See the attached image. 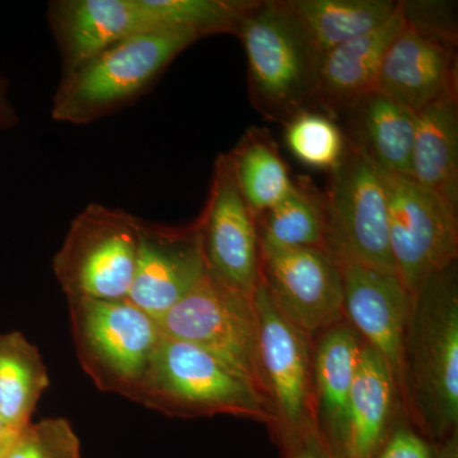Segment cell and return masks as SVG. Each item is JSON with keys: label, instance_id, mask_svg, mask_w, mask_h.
<instances>
[{"label": "cell", "instance_id": "277c9868", "mask_svg": "<svg viewBox=\"0 0 458 458\" xmlns=\"http://www.w3.org/2000/svg\"><path fill=\"white\" fill-rule=\"evenodd\" d=\"M234 36L246 53L250 99L265 120L284 125L316 110L318 55L280 0L249 2Z\"/></svg>", "mask_w": 458, "mask_h": 458}, {"label": "cell", "instance_id": "9c48e42d", "mask_svg": "<svg viewBox=\"0 0 458 458\" xmlns=\"http://www.w3.org/2000/svg\"><path fill=\"white\" fill-rule=\"evenodd\" d=\"M382 174L394 273L414 295L428 279L456 264L458 210L411 177Z\"/></svg>", "mask_w": 458, "mask_h": 458}, {"label": "cell", "instance_id": "6da1fadb", "mask_svg": "<svg viewBox=\"0 0 458 458\" xmlns=\"http://www.w3.org/2000/svg\"><path fill=\"white\" fill-rule=\"evenodd\" d=\"M401 394L427 438L445 442L458 426L457 262L412 295L403 339Z\"/></svg>", "mask_w": 458, "mask_h": 458}, {"label": "cell", "instance_id": "d6a6232c", "mask_svg": "<svg viewBox=\"0 0 458 458\" xmlns=\"http://www.w3.org/2000/svg\"><path fill=\"white\" fill-rule=\"evenodd\" d=\"M14 434L16 433L11 432L7 426H5L4 421H3L2 417H0V441L8 438V437L14 436Z\"/></svg>", "mask_w": 458, "mask_h": 458}, {"label": "cell", "instance_id": "9a60e30c", "mask_svg": "<svg viewBox=\"0 0 458 458\" xmlns=\"http://www.w3.org/2000/svg\"><path fill=\"white\" fill-rule=\"evenodd\" d=\"M208 274L197 223L168 227L141 222L137 267L128 298L159 321Z\"/></svg>", "mask_w": 458, "mask_h": 458}, {"label": "cell", "instance_id": "ffe728a7", "mask_svg": "<svg viewBox=\"0 0 458 458\" xmlns=\"http://www.w3.org/2000/svg\"><path fill=\"white\" fill-rule=\"evenodd\" d=\"M346 140L363 150L379 170L411 176L417 113L382 93H369L348 111Z\"/></svg>", "mask_w": 458, "mask_h": 458}, {"label": "cell", "instance_id": "4fadbf2b", "mask_svg": "<svg viewBox=\"0 0 458 458\" xmlns=\"http://www.w3.org/2000/svg\"><path fill=\"white\" fill-rule=\"evenodd\" d=\"M197 223L208 271L247 298L260 283L256 216L238 189L225 153L216 157L209 194Z\"/></svg>", "mask_w": 458, "mask_h": 458}, {"label": "cell", "instance_id": "7a4b0ae2", "mask_svg": "<svg viewBox=\"0 0 458 458\" xmlns=\"http://www.w3.org/2000/svg\"><path fill=\"white\" fill-rule=\"evenodd\" d=\"M200 38L192 30H161L107 47L63 74L51 116L86 125L117 113L146 95L168 65Z\"/></svg>", "mask_w": 458, "mask_h": 458}, {"label": "cell", "instance_id": "5b68a950", "mask_svg": "<svg viewBox=\"0 0 458 458\" xmlns=\"http://www.w3.org/2000/svg\"><path fill=\"white\" fill-rule=\"evenodd\" d=\"M400 3L405 23L386 53L376 90L419 113L458 89L456 14L452 3Z\"/></svg>", "mask_w": 458, "mask_h": 458}, {"label": "cell", "instance_id": "f1b7e54d", "mask_svg": "<svg viewBox=\"0 0 458 458\" xmlns=\"http://www.w3.org/2000/svg\"><path fill=\"white\" fill-rule=\"evenodd\" d=\"M283 458H334L319 439L315 427L276 432Z\"/></svg>", "mask_w": 458, "mask_h": 458}, {"label": "cell", "instance_id": "44dd1931", "mask_svg": "<svg viewBox=\"0 0 458 458\" xmlns=\"http://www.w3.org/2000/svg\"><path fill=\"white\" fill-rule=\"evenodd\" d=\"M397 394L390 367L378 352L363 344L349 406L346 458H375L391 430Z\"/></svg>", "mask_w": 458, "mask_h": 458}, {"label": "cell", "instance_id": "ac0fdd59", "mask_svg": "<svg viewBox=\"0 0 458 458\" xmlns=\"http://www.w3.org/2000/svg\"><path fill=\"white\" fill-rule=\"evenodd\" d=\"M403 23L399 3L396 13L384 25L321 54L316 66V110L335 119L375 92L386 53Z\"/></svg>", "mask_w": 458, "mask_h": 458}, {"label": "cell", "instance_id": "7402d4cb", "mask_svg": "<svg viewBox=\"0 0 458 458\" xmlns=\"http://www.w3.org/2000/svg\"><path fill=\"white\" fill-rule=\"evenodd\" d=\"M318 55L366 35L396 13L394 0H280Z\"/></svg>", "mask_w": 458, "mask_h": 458}, {"label": "cell", "instance_id": "1f68e13d", "mask_svg": "<svg viewBox=\"0 0 458 458\" xmlns=\"http://www.w3.org/2000/svg\"><path fill=\"white\" fill-rule=\"evenodd\" d=\"M16 436L17 434H14V436L8 437V438L0 441V458H5V456H7L9 447H11L12 442H13L14 437Z\"/></svg>", "mask_w": 458, "mask_h": 458}, {"label": "cell", "instance_id": "7c38bea8", "mask_svg": "<svg viewBox=\"0 0 458 458\" xmlns=\"http://www.w3.org/2000/svg\"><path fill=\"white\" fill-rule=\"evenodd\" d=\"M260 282L279 312L311 339L344 319L342 274L327 250L260 241Z\"/></svg>", "mask_w": 458, "mask_h": 458}, {"label": "cell", "instance_id": "4dcf8cb0", "mask_svg": "<svg viewBox=\"0 0 458 458\" xmlns=\"http://www.w3.org/2000/svg\"><path fill=\"white\" fill-rule=\"evenodd\" d=\"M443 448L439 450V458H458L457 437H451L447 441L443 442Z\"/></svg>", "mask_w": 458, "mask_h": 458}, {"label": "cell", "instance_id": "2e32d148", "mask_svg": "<svg viewBox=\"0 0 458 458\" xmlns=\"http://www.w3.org/2000/svg\"><path fill=\"white\" fill-rule=\"evenodd\" d=\"M343 284L344 318L363 343L384 358L401 394L403 339L412 294L391 271L337 260Z\"/></svg>", "mask_w": 458, "mask_h": 458}, {"label": "cell", "instance_id": "d6986e66", "mask_svg": "<svg viewBox=\"0 0 458 458\" xmlns=\"http://www.w3.org/2000/svg\"><path fill=\"white\" fill-rule=\"evenodd\" d=\"M410 177L458 210V89L417 113Z\"/></svg>", "mask_w": 458, "mask_h": 458}, {"label": "cell", "instance_id": "4316f807", "mask_svg": "<svg viewBox=\"0 0 458 458\" xmlns=\"http://www.w3.org/2000/svg\"><path fill=\"white\" fill-rule=\"evenodd\" d=\"M5 458H82L81 442L66 419L29 424L14 437Z\"/></svg>", "mask_w": 458, "mask_h": 458}, {"label": "cell", "instance_id": "8992f818", "mask_svg": "<svg viewBox=\"0 0 458 458\" xmlns=\"http://www.w3.org/2000/svg\"><path fill=\"white\" fill-rule=\"evenodd\" d=\"M141 219L98 203L72 221L53 269L68 300H123L131 292Z\"/></svg>", "mask_w": 458, "mask_h": 458}, {"label": "cell", "instance_id": "484cf974", "mask_svg": "<svg viewBox=\"0 0 458 458\" xmlns=\"http://www.w3.org/2000/svg\"><path fill=\"white\" fill-rule=\"evenodd\" d=\"M285 143L292 155L315 170H335L346 150L345 132L330 114L306 110L284 123Z\"/></svg>", "mask_w": 458, "mask_h": 458}, {"label": "cell", "instance_id": "8fae6325", "mask_svg": "<svg viewBox=\"0 0 458 458\" xmlns=\"http://www.w3.org/2000/svg\"><path fill=\"white\" fill-rule=\"evenodd\" d=\"M262 394L276 418L274 432L312 423V339L286 319L259 283L254 297Z\"/></svg>", "mask_w": 458, "mask_h": 458}, {"label": "cell", "instance_id": "30bf717a", "mask_svg": "<svg viewBox=\"0 0 458 458\" xmlns=\"http://www.w3.org/2000/svg\"><path fill=\"white\" fill-rule=\"evenodd\" d=\"M158 322L165 335L209 352L262 394L252 298L223 284L208 271L204 279Z\"/></svg>", "mask_w": 458, "mask_h": 458}, {"label": "cell", "instance_id": "603a6c76", "mask_svg": "<svg viewBox=\"0 0 458 458\" xmlns=\"http://www.w3.org/2000/svg\"><path fill=\"white\" fill-rule=\"evenodd\" d=\"M225 155L238 189L255 216L269 210L291 191L293 177L267 129H247Z\"/></svg>", "mask_w": 458, "mask_h": 458}, {"label": "cell", "instance_id": "d4e9b609", "mask_svg": "<svg viewBox=\"0 0 458 458\" xmlns=\"http://www.w3.org/2000/svg\"><path fill=\"white\" fill-rule=\"evenodd\" d=\"M256 225L261 242L327 250L325 194L309 177H295L284 199L256 216Z\"/></svg>", "mask_w": 458, "mask_h": 458}, {"label": "cell", "instance_id": "83f0119b", "mask_svg": "<svg viewBox=\"0 0 458 458\" xmlns=\"http://www.w3.org/2000/svg\"><path fill=\"white\" fill-rule=\"evenodd\" d=\"M375 458H439V450L411 428L397 426L388 434Z\"/></svg>", "mask_w": 458, "mask_h": 458}, {"label": "cell", "instance_id": "5bb4252c", "mask_svg": "<svg viewBox=\"0 0 458 458\" xmlns=\"http://www.w3.org/2000/svg\"><path fill=\"white\" fill-rule=\"evenodd\" d=\"M47 20L63 74L134 36L174 29L168 0H55Z\"/></svg>", "mask_w": 458, "mask_h": 458}, {"label": "cell", "instance_id": "ba28073f", "mask_svg": "<svg viewBox=\"0 0 458 458\" xmlns=\"http://www.w3.org/2000/svg\"><path fill=\"white\" fill-rule=\"evenodd\" d=\"M324 194L327 251L336 260L394 273L384 174L375 162L348 140Z\"/></svg>", "mask_w": 458, "mask_h": 458}, {"label": "cell", "instance_id": "3957f363", "mask_svg": "<svg viewBox=\"0 0 458 458\" xmlns=\"http://www.w3.org/2000/svg\"><path fill=\"white\" fill-rule=\"evenodd\" d=\"M131 399L176 417L227 414L276 427L254 386L194 344L165 334Z\"/></svg>", "mask_w": 458, "mask_h": 458}, {"label": "cell", "instance_id": "52a82bcc", "mask_svg": "<svg viewBox=\"0 0 458 458\" xmlns=\"http://www.w3.org/2000/svg\"><path fill=\"white\" fill-rule=\"evenodd\" d=\"M78 355L101 390L131 397L161 340V325L129 298L69 300Z\"/></svg>", "mask_w": 458, "mask_h": 458}, {"label": "cell", "instance_id": "f546056e", "mask_svg": "<svg viewBox=\"0 0 458 458\" xmlns=\"http://www.w3.org/2000/svg\"><path fill=\"white\" fill-rule=\"evenodd\" d=\"M20 122L16 107L9 98V84L7 78L0 71V131L14 128Z\"/></svg>", "mask_w": 458, "mask_h": 458}, {"label": "cell", "instance_id": "cb8c5ba5", "mask_svg": "<svg viewBox=\"0 0 458 458\" xmlns=\"http://www.w3.org/2000/svg\"><path fill=\"white\" fill-rule=\"evenodd\" d=\"M49 375L40 352L20 331L0 334V417L20 433L31 424Z\"/></svg>", "mask_w": 458, "mask_h": 458}, {"label": "cell", "instance_id": "e0dca14e", "mask_svg": "<svg viewBox=\"0 0 458 458\" xmlns=\"http://www.w3.org/2000/svg\"><path fill=\"white\" fill-rule=\"evenodd\" d=\"M363 340L346 321L322 331L313 345L312 423L334 458H346L349 406Z\"/></svg>", "mask_w": 458, "mask_h": 458}]
</instances>
